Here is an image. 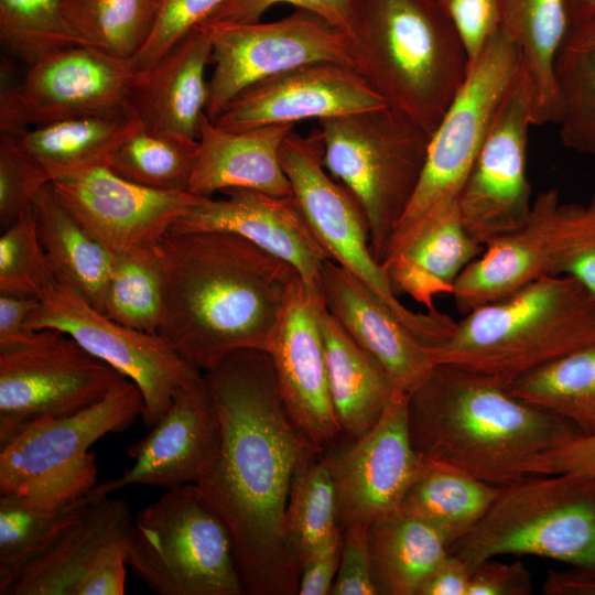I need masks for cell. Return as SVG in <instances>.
<instances>
[{
  "label": "cell",
  "mask_w": 595,
  "mask_h": 595,
  "mask_svg": "<svg viewBox=\"0 0 595 595\" xmlns=\"http://www.w3.org/2000/svg\"><path fill=\"white\" fill-rule=\"evenodd\" d=\"M203 374L221 443L195 485L230 532L245 594H298L285 512L295 469L312 451L284 408L267 351L230 353Z\"/></svg>",
  "instance_id": "6da1fadb"
},
{
  "label": "cell",
  "mask_w": 595,
  "mask_h": 595,
  "mask_svg": "<svg viewBox=\"0 0 595 595\" xmlns=\"http://www.w3.org/2000/svg\"><path fill=\"white\" fill-rule=\"evenodd\" d=\"M158 334L202 372L241 349L267 350L304 283L285 261L226 231L169 232Z\"/></svg>",
  "instance_id": "7a4b0ae2"
},
{
  "label": "cell",
  "mask_w": 595,
  "mask_h": 595,
  "mask_svg": "<svg viewBox=\"0 0 595 595\" xmlns=\"http://www.w3.org/2000/svg\"><path fill=\"white\" fill-rule=\"evenodd\" d=\"M408 393L415 452L496 486L532 476L542 455L582 435L507 385L453 365H435Z\"/></svg>",
  "instance_id": "3957f363"
},
{
  "label": "cell",
  "mask_w": 595,
  "mask_h": 595,
  "mask_svg": "<svg viewBox=\"0 0 595 595\" xmlns=\"http://www.w3.org/2000/svg\"><path fill=\"white\" fill-rule=\"evenodd\" d=\"M347 37L358 74L432 134L469 67L436 0H365Z\"/></svg>",
  "instance_id": "277c9868"
},
{
  "label": "cell",
  "mask_w": 595,
  "mask_h": 595,
  "mask_svg": "<svg viewBox=\"0 0 595 595\" xmlns=\"http://www.w3.org/2000/svg\"><path fill=\"white\" fill-rule=\"evenodd\" d=\"M595 345V298L570 275L540 278L466 313L434 347L437 364L507 386L577 349Z\"/></svg>",
  "instance_id": "5b68a950"
},
{
  "label": "cell",
  "mask_w": 595,
  "mask_h": 595,
  "mask_svg": "<svg viewBox=\"0 0 595 595\" xmlns=\"http://www.w3.org/2000/svg\"><path fill=\"white\" fill-rule=\"evenodd\" d=\"M450 553L472 570L498 555H532L595 577V478L532 475L501 486L485 516Z\"/></svg>",
  "instance_id": "8992f818"
},
{
  "label": "cell",
  "mask_w": 595,
  "mask_h": 595,
  "mask_svg": "<svg viewBox=\"0 0 595 595\" xmlns=\"http://www.w3.org/2000/svg\"><path fill=\"white\" fill-rule=\"evenodd\" d=\"M317 121L324 166L364 210L380 263L418 187L431 134L389 105Z\"/></svg>",
  "instance_id": "52a82bcc"
},
{
  "label": "cell",
  "mask_w": 595,
  "mask_h": 595,
  "mask_svg": "<svg viewBox=\"0 0 595 595\" xmlns=\"http://www.w3.org/2000/svg\"><path fill=\"white\" fill-rule=\"evenodd\" d=\"M126 559L159 595L245 594L230 532L195 484L166 489L136 515Z\"/></svg>",
  "instance_id": "ba28073f"
},
{
  "label": "cell",
  "mask_w": 595,
  "mask_h": 595,
  "mask_svg": "<svg viewBox=\"0 0 595 595\" xmlns=\"http://www.w3.org/2000/svg\"><path fill=\"white\" fill-rule=\"evenodd\" d=\"M519 75L513 46L500 30L469 63L463 85L431 134L418 187L380 259L386 267L458 195L495 117Z\"/></svg>",
  "instance_id": "9c48e42d"
},
{
  "label": "cell",
  "mask_w": 595,
  "mask_h": 595,
  "mask_svg": "<svg viewBox=\"0 0 595 595\" xmlns=\"http://www.w3.org/2000/svg\"><path fill=\"white\" fill-rule=\"evenodd\" d=\"M320 129L284 139L280 160L292 198L329 259L366 285L407 327L430 346L448 339L456 322L440 311L415 312L398 299L371 250L369 226L351 193L324 166Z\"/></svg>",
  "instance_id": "30bf717a"
},
{
  "label": "cell",
  "mask_w": 595,
  "mask_h": 595,
  "mask_svg": "<svg viewBox=\"0 0 595 595\" xmlns=\"http://www.w3.org/2000/svg\"><path fill=\"white\" fill-rule=\"evenodd\" d=\"M142 397L129 379L75 413L33 422L0 445V495L45 506L82 498L96 486L90 446L127 430L142 415Z\"/></svg>",
  "instance_id": "8fae6325"
},
{
  "label": "cell",
  "mask_w": 595,
  "mask_h": 595,
  "mask_svg": "<svg viewBox=\"0 0 595 595\" xmlns=\"http://www.w3.org/2000/svg\"><path fill=\"white\" fill-rule=\"evenodd\" d=\"M30 329H56L132 381L142 397V422L152 428L176 394L203 372L160 334L123 325L94 307L72 285L55 278L26 320Z\"/></svg>",
  "instance_id": "7c38bea8"
},
{
  "label": "cell",
  "mask_w": 595,
  "mask_h": 595,
  "mask_svg": "<svg viewBox=\"0 0 595 595\" xmlns=\"http://www.w3.org/2000/svg\"><path fill=\"white\" fill-rule=\"evenodd\" d=\"M595 247V194L585 204L562 203L554 188L533 198L517 230L486 246L458 277L452 296L466 314L504 299L569 264Z\"/></svg>",
  "instance_id": "4fadbf2b"
},
{
  "label": "cell",
  "mask_w": 595,
  "mask_h": 595,
  "mask_svg": "<svg viewBox=\"0 0 595 595\" xmlns=\"http://www.w3.org/2000/svg\"><path fill=\"white\" fill-rule=\"evenodd\" d=\"M126 379L61 331L0 346V445L33 422L98 402Z\"/></svg>",
  "instance_id": "5bb4252c"
},
{
  "label": "cell",
  "mask_w": 595,
  "mask_h": 595,
  "mask_svg": "<svg viewBox=\"0 0 595 595\" xmlns=\"http://www.w3.org/2000/svg\"><path fill=\"white\" fill-rule=\"evenodd\" d=\"M199 25L213 45L205 110L212 121L247 87L281 72L316 62L354 67L347 35L304 10L274 22Z\"/></svg>",
  "instance_id": "9a60e30c"
},
{
  "label": "cell",
  "mask_w": 595,
  "mask_h": 595,
  "mask_svg": "<svg viewBox=\"0 0 595 595\" xmlns=\"http://www.w3.org/2000/svg\"><path fill=\"white\" fill-rule=\"evenodd\" d=\"M138 75L130 61L74 45L28 66L0 93V131L15 133L50 122L129 109Z\"/></svg>",
  "instance_id": "2e32d148"
},
{
  "label": "cell",
  "mask_w": 595,
  "mask_h": 595,
  "mask_svg": "<svg viewBox=\"0 0 595 595\" xmlns=\"http://www.w3.org/2000/svg\"><path fill=\"white\" fill-rule=\"evenodd\" d=\"M409 393L397 390L378 421L361 435L323 453L333 477L339 524L371 523L401 509L424 458L414 450L408 419Z\"/></svg>",
  "instance_id": "e0dca14e"
},
{
  "label": "cell",
  "mask_w": 595,
  "mask_h": 595,
  "mask_svg": "<svg viewBox=\"0 0 595 595\" xmlns=\"http://www.w3.org/2000/svg\"><path fill=\"white\" fill-rule=\"evenodd\" d=\"M531 126L528 98L518 75L457 198L466 232L483 248L517 230L531 212L533 199L526 170Z\"/></svg>",
  "instance_id": "ac0fdd59"
},
{
  "label": "cell",
  "mask_w": 595,
  "mask_h": 595,
  "mask_svg": "<svg viewBox=\"0 0 595 595\" xmlns=\"http://www.w3.org/2000/svg\"><path fill=\"white\" fill-rule=\"evenodd\" d=\"M68 213L113 256L158 244L202 196L132 183L105 164L54 178Z\"/></svg>",
  "instance_id": "d6986e66"
},
{
  "label": "cell",
  "mask_w": 595,
  "mask_h": 595,
  "mask_svg": "<svg viewBox=\"0 0 595 595\" xmlns=\"http://www.w3.org/2000/svg\"><path fill=\"white\" fill-rule=\"evenodd\" d=\"M127 448L133 464L120 477L96 485L104 498L131 485L170 489L196 484L215 463L221 443L216 405L202 374L174 398L163 416Z\"/></svg>",
  "instance_id": "ffe728a7"
},
{
  "label": "cell",
  "mask_w": 595,
  "mask_h": 595,
  "mask_svg": "<svg viewBox=\"0 0 595 595\" xmlns=\"http://www.w3.org/2000/svg\"><path fill=\"white\" fill-rule=\"evenodd\" d=\"M324 300L303 283L279 321L267 353L284 408L304 444L323 454L342 432L335 415L327 375L318 309Z\"/></svg>",
  "instance_id": "44dd1931"
},
{
  "label": "cell",
  "mask_w": 595,
  "mask_h": 595,
  "mask_svg": "<svg viewBox=\"0 0 595 595\" xmlns=\"http://www.w3.org/2000/svg\"><path fill=\"white\" fill-rule=\"evenodd\" d=\"M387 105L350 66L316 62L257 82L238 94L214 122L227 130L295 123Z\"/></svg>",
  "instance_id": "7402d4cb"
},
{
  "label": "cell",
  "mask_w": 595,
  "mask_h": 595,
  "mask_svg": "<svg viewBox=\"0 0 595 595\" xmlns=\"http://www.w3.org/2000/svg\"><path fill=\"white\" fill-rule=\"evenodd\" d=\"M223 192L224 198L202 196L173 225L170 232L236 234L292 266L309 293L323 299L321 272L329 257L293 198L248 188Z\"/></svg>",
  "instance_id": "603a6c76"
},
{
  "label": "cell",
  "mask_w": 595,
  "mask_h": 595,
  "mask_svg": "<svg viewBox=\"0 0 595 595\" xmlns=\"http://www.w3.org/2000/svg\"><path fill=\"white\" fill-rule=\"evenodd\" d=\"M321 289L326 309L410 392L436 365L434 347L407 327L366 285L331 259Z\"/></svg>",
  "instance_id": "cb8c5ba5"
},
{
  "label": "cell",
  "mask_w": 595,
  "mask_h": 595,
  "mask_svg": "<svg viewBox=\"0 0 595 595\" xmlns=\"http://www.w3.org/2000/svg\"><path fill=\"white\" fill-rule=\"evenodd\" d=\"M293 128V123H281L232 131L217 126L204 113L188 193L210 196L229 188H248L292 197L280 149Z\"/></svg>",
  "instance_id": "d4e9b609"
},
{
  "label": "cell",
  "mask_w": 595,
  "mask_h": 595,
  "mask_svg": "<svg viewBox=\"0 0 595 595\" xmlns=\"http://www.w3.org/2000/svg\"><path fill=\"white\" fill-rule=\"evenodd\" d=\"M212 53L210 37L198 24L154 65L138 69L129 99L132 115L150 128L198 139Z\"/></svg>",
  "instance_id": "484cf974"
},
{
  "label": "cell",
  "mask_w": 595,
  "mask_h": 595,
  "mask_svg": "<svg viewBox=\"0 0 595 595\" xmlns=\"http://www.w3.org/2000/svg\"><path fill=\"white\" fill-rule=\"evenodd\" d=\"M127 501L95 500L10 587L8 595H76L101 550L125 538L132 524Z\"/></svg>",
  "instance_id": "4316f807"
},
{
  "label": "cell",
  "mask_w": 595,
  "mask_h": 595,
  "mask_svg": "<svg viewBox=\"0 0 595 595\" xmlns=\"http://www.w3.org/2000/svg\"><path fill=\"white\" fill-rule=\"evenodd\" d=\"M499 30L515 48L533 126L558 123L554 62L566 34V0H500Z\"/></svg>",
  "instance_id": "83f0119b"
},
{
  "label": "cell",
  "mask_w": 595,
  "mask_h": 595,
  "mask_svg": "<svg viewBox=\"0 0 595 595\" xmlns=\"http://www.w3.org/2000/svg\"><path fill=\"white\" fill-rule=\"evenodd\" d=\"M328 383L335 415L345 439L365 433L380 418L399 388L381 363L329 313L318 309Z\"/></svg>",
  "instance_id": "f1b7e54d"
},
{
  "label": "cell",
  "mask_w": 595,
  "mask_h": 595,
  "mask_svg": "<svg viewBox=\"0 0 595 595\" xmlns=\"http://www.w3.org/2000/svg\"><path fill=\"white\" fill-rule=\"evenodd\" d=\"M483 250L466 232L456 203L428 223L383 269L397 294L437 311L434 299L452 295L458 277Z\"/></svg>",
  "instance_id": "f546056e"
},
{
  "label": "cell",
  "mask_w": 595,
  "mask_h": 595,
  "mask_svg": "<svg viewBox=\"0 0 595 595\" xmlns=\"http://www.w3.org/2000/svg\"><path fill=\"white\" fill-rule=\"evenodd\" d=\"M33 205L40 241L55 278L102 311L115 256L57 201L51 183L39 191Z\"/></svg>",
  "instance_id": "4dcf8cb0"
},
{
  "label": "cell",
  "mask_w": 595,
  "mask_h": 595,
  "mask_svg": "<svg viewBox=\"0 0 595 595\" xmlns=\"http://www.w3.org/2000/svg\"><path fill=\"white\" fill-rule=\"evenodd\" d=\"M374 577L379 594L418 595L448 554L444 538L402 509L368 524Z\"/></svg>",
  "instance_id": "1f68e13d"
},
{
  "label": "cell",
  "mask_w": 595,
  "mask_h": 595,
  "mask_svg": "<svg viewBox=\"0 0 595 595\" xmlns=\"http://www.w3.org/2000/svg\"><path fill=\"white\" fill-rule=\"evenodd\" d=\"M500 488L457 467L424 458L401 509L435 529L451 547L480 521Z\"/></svg>",
  "instance_id": "d6a6232c"
},
{
  "label": "cell",
  "mask_w": 595,
  "mask_h": 595,
  "mask_svg": "<svg viewBox=\"0 0 595 595\" xmlns=\"http://www.w3.org/2000/svg\"><path fill=\"white\" fill-rule=\"evenodd\" d=\"M198 151V139L150 128L132 115L105 165L151 190L188 193Z\"/></svg>",
  "instance_id": "836d02e7"
},
{
  "label": "cell",
  "mask_w": 595,
  "mask_h": 595,
  "mask_svg": "<svg viewBox=\"0 0 595 595\" xmlns=\"http://www.w3.org/2000/svg\"><path fill=\"white\" fill-rule=\"evenodd\" d=\"M554 82L561 142L595 156V13L570 22L555 57Z\"/></svg>",
  "instance_id": "e575fe53"
},
{
  "label": "cell",
  "mask_w": 595,
  "mask_h": 595,
  "mask_svg": "<svg viewBox=\"0 0 595 595\" xmlns=\"http://www.w3.org/2000/svg\"><path fill=\"white\" fill-rule=\"evenodd\" d=\"M130 109L67 118L14 134L54 178L102 165L129 123Z\"/></svg>",
  "instance_id": "d590c367"
},
{
  "label": "cell",
  "mask_w": 595,
  "mask_h": 595,
  "mask_svg": "<svg viewBox=\"0 0 595 595\" xmlns=\"http://www.w3.org/2000/svg\"><path fill=\"white\" fill-rule=\"evenodd\" d=\"M98 499L91 490L76 500L45 506L0 495V595H8L21 573Z\"/></svg>",
  "instance_id": "8d00e7d4"
},
{
  "label": "cell",
  "mask_w": 595,
  "mask_h": 595,
  "mask_svg": "<svg viewBox=\"0 0 595 595\" xmlns=\"http://www.w3.org/2000/svg\"><path fill=\"white\" fill-rule=\"evenodd\" d=\"M163 2L61 0V13L76 45L131 62L150 37Z\"/></svg>",
  "instance_id": "74e56055"
},
{
  "label": "cell",
  "mask_w": 595,
  "mask_h": 595,
  "mask_svg": "<svg viewBox=\"0 0 595 595\" xmlns=\"http://www.w3.org/2000/svg\"><path fill=\"white\" fill-rule=\"evenodd\" d=\"M165 310L161 241L115 256L102 313L129 327L158 334Z\"/></svg>",
  "instance_id": "f35d334b"
},
{
  "label": "cell",
  "mask_w": 595,
  "mask_h": 595,
  "mask_svg": "<svg viewBox=\"0 0 595 595\" xmlns=\"http://www.w3.org/2000/svg\"><path fill=\"white\" fill-rule=\"evenodd\" d=\"M509 390L595 434V345L570 353L516 380Z\"/></svg>",
  "instance_id": "ab89813d"
},
{
  "label": "cell",
  "mask_w": 595,
  "mask_h": 595,
  "mask_svg": "<svg viewBox=\"0 0 595 595\" xmlns=\"http://www.w3.org/2000/svg\"><path fill=\"white\" fill-rule=\"evenodd\" d=\"M285 529L300 572L317 549L342 531L335 484L323 454L309 453L295 469Z\"/></svg>",
  "instance_id": "60d3db41"
},
{
  "label": "cell",
  "mask_w": 595,
  "mask_h": 595,
  "mask_svg": "<svg viewBox=\"0 0 595 595\" xmlns=\"http://www.w3.org/2000/svg\"><path fill=\"white\" fill-rule=\"evenodd\" d=\"M0 41L28 66L76 45L61 13V0H0Z\"/></svg>",
  "instance_id": "b9f144b4"
},
{
  "label": "cell",
  "mask_w": 595,
  "mask_h": 595,
  "mask_svg": "<svg viewBox=\"0 0 595 595\" xmlns=\"http://www.w3.org/2000/svg\"><path fill=\"white\" fill-rule=\"evenodd\" d=\"M55 279L40 241L32 204L0 237V293L39 298Z\"/></svg>",
  "instance_id": "7bdbcfd3"
},
{
  "label": "cell",
  "mask_w": 595,
  "mask_h": 595,
  "mask_svg": "<svg viewBox=\"0 0 595 595\" xmlns=\"http://www.w3.org/2000/svg\"><path fill=\"white\" fill-rule=\"evenodd\" d=\"M52 182L41 163L12 133L0 136V227L12 225L32 204L41 188Z\"/></svg>",
  "instance_id": "ee69618b"
},
{
  "label": "cell",
  "mask_w": 595,
  "mask_h": 595,
  "mask_svg": "<svg viewBox=\"0 0 595 595\" xmlns=\"http://www.w3.org/2000/svg\"><path fill=\"white\" fill-rule=\"evenodd\" d=\"M224 1L164 0L150 37L131 61L133 67L147 69L154 65Z\"/></svg>",
  "instance_id": "f6af8a7d"
},
{
  "label": "cell",
  "mask_w": 595,
  "mask_h": 595,
  "mask_svg": "<svg viewBox=\"0 0 595 595\" xmlns=\"http://www.w3.org/2000/svg\"><path fill=\"white\" fill-rule=\"evenodd\" d=\"M365 0H225L204 22H258L275 4H291L311 12L348 35Z\"/></svg>",
  "instance_id": "bcb514c9"
},
{
  "label": "cell",
  "mask_w": 595,
  "mask_h": 595,
  "mask_svg": "<svg viewBox=\"0 0 595 595\" xmlns=\"http://www.w3.org/2000/svg\"><path fill=\"white\" fill-rule=\"evenodd\" d=\"M343 529L339 565L329 594H379L374 577L368 524L353 522Z\"/></svg>",
  "instance_id": "7dc6e473"
},
{
  "label": "cell",
  "mask_w": 595,
  "mask_h": 595,
  "mask_svg": "<svg viewBox=\"0 0 595 595\" xmlns=\"http://www.w3.org/2000/svg\"><path fill=\"white\" fill-rule=\"evenodd\" d=\"M474 61L500 25V0H436Z\"/></svg>",
  "instance_id": "c3c4849f"
},
{
  "label": "cell",
  "mask_w": 595,
  "mask_h": 595,
  "mask_svg": "<svg viewBox=\"0 0 595 595\" xmlns=\"http://www.w3.org/2000/svg\"><path fill=\"white\" fill-rule=\"evenodd\" d=\"M532 577L526 565L517 560L504 563L488 559L470 573L467 595H528Z\"/></svg>",
  "instance_id": "681fc988"
},
{
  "label": "cell",
  "mask_w": 595,
  "mask_h": 595,
  "mask_svg": "<svg viewBox=\"0 0 595 595\" xmlns=\"http://www.w3.org/2000/svg\"><path fill=\"white\" fill-rule=\"evenodd\" d=\"M126 537L109 543L101 550L80 583L76 595L125 594L128 566Z\"/></svg>",
  "instance_id": "f907efd6"
},
{
  "label": "cell",
  "mask_w": 595,
  "mask_h": 595,
  "mask_svg": "<svg viewBox=\"0 0 595 595\" xmlns=\"http://www.w3.org/2000/svg\"><path fill=\"white\" fill-rule=\"evenodd\" d=\"M343 533H335L317 549L302 565L300 572V595H326L335 581L342 550Z\"/></svg>",
  "instance_id": "816d5d0a"
},
{
  "label": "cell",
  "mask_w": 595,
  "mask_h": 595,
  "mask_svg": "<svg viewBox=\"0 0 595 595\" xmlns=\"http://www.w3.org/2000/svg\"><path fill=\"white\" fill-rule=\"evenodd\" d=\"M472 569L457 555L448 554L421 585L418 595H467Z\"/></svg>",
  "instance_id": "f5cc1de1"
},
{
  "label": "cell",
  "mask_w": 595,
  "mask_h": 595,
  "mask_svg": "<svg viewBox=\"0 0 595 595\" xmlns=\"http://www.w3.org/2000/svg\"><path fill=\"white\" fill-rule=\"evenodd\" d=\"M39 304V298L0 293V346L15 344L35 329L26 327V320Z\"/></svg>",
  "instance_id": "db71d44e"
},
{
  "label": "cell",
  "mask_w": 595,
  "mask_h": 595,
  "mask_svg": "<svg viewBox=\"0 0 595 595\" xmlns=\"http://www.w3.org/2000/svg\"><path fill=\"white\" fill-rule=\"evenodd\" d=\"M543 593L551 595H595V577L575 569V572L550 571Z\"/></svg>",
  "instance_id": "11a10c76"
},
{
  "label": "cell",
  "mask_w": 595,
  "mask_h": 595,
  "mask_svg": "<svg viewBox=\"0 0 595 595\" xmlns=\"http://www.w3.org/2000/svg\"><path fill=\"white\" fill-rule=\"evenodd\" d=\"M563 274L575 279L595 298V247L574 259Z\"/></svg>",
  "instance_id": "9f6ffc18"
},
{
  "label": "cell",
  "mask_w": 595,
  "mask_h": 595,
  "mask_svg": "<svg viewBox=\"0 0 595 595\" xmlns=\"http://www.w3.org/2000/svg\"><path fill=\"white\" fill-rule=\"evenodd\" d=\"M570 22L585 19L595 13V0H566Z\"/></svg>",
  "instance_id": "6f0895ef"
}]
</instances>
